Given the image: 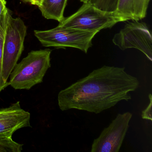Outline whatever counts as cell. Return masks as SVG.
Listing matches in <instances>:
<instances>
[{
  "label": "cell",
  "instance_id": "cell-1",
  "mask_svg": "<svg viewBox=\"0 0 152 152\" xmlns=\"http://www.w3.org/2000/svg\"><path fill=\"white\" fill-rule=\"evenodd\" d=\"M139 85L124 67L104 66L59 91L58 106L62 111L75 109L100 113L121 101L131 99L130 93Z\"/></svg>",
  "mask_w": 152,
  "mask_h": 152
},
{
  "label": "cell",
  "instance_id": "cell-11",
  "mask_svg": "<svg viewBox=\"0 0 152 152\" xmlns=\"http://www.w3.org/2000/svg\"><path fill=\"white\" fill-rule=\"evenodd\" d=\"M9 11V10L7 8L0 19V92L9 86L8 81H5L2 76L3 43L7 22Z\"/></svg>",
  "mask_w": 152,
  "mask_h": 152
},
{
  "label": "cell",
  "instance_id": "cell-5",
  "mask_svg": "<svg viewBox=\"0 0 152 152\" xmlns=\"http://www.w3.org/2000/svg\"><path fill=\"white\" fill-rule=\"evenodd\" d=\"M27 27L20 18H14L10 11L3 43L2 76L7 82L24 49Z\"/></svg>",
  "mask_w": 152,
  "mask_h": 152
},
{
  "label": "cell",
  "instance_id": "cell-4",
  "mask_svg": "<svg viewBox=\"0 0 152 152\" xmlns=\"http://www.w3.org/2000/svg\"><path fill=\"white\" fill-rule=\"evenodd\" d=\"M96 31H83L57 26L47 31H34V34L42 46L57 49H78L87 53L92 46V40Z\"/></svg>",
  "mask_w": 152,
  "mask_h": 152
},
{
  "label": "cell",
  "instance_id": "cell-12",
  "mask_svg": "<svg viewBox=\"0 0 152 152\" xmlns=\"http://www.w3.org/2000/svg\"><path fill=\"white\" fill-rule=\"evenodd\" d=\"M23 146L13 140L12 137L0 136V152H21Z\"/></svg>",
  "mask_w": 152,
  "mask_h": 152
},
{
  "label": "cell",
  "instance_id": "cell-16",
  "mask_svg": "<svg viewBox=\"0 0 152 152\" xmlns=\"http://www.w3.org/2000/svg\"><path fill=\"white\" fill-rule=\"evenodd\" d=\"M22 1L26 3H29L31 5L37 6L39 7L41 4L42 0H22Z\"/></svg>",
  "mask_w": 152,
  "mask_h": 152
},
{
  "label": "cell",
  "instance_id": "cell-10",
  "mask_svg": "<svg viewBox=\"0 0 152 152\" xmlns=\"http://www.w3.org/2000/svg\"><path fill=\"white\" fill-rule=\"evenodd\" d=\"M68 0H42L39 10L42 16L48 19L61 22L64 18V12Z\"/></svg>",
  "mask_w": 152,
  "mask_h": 152
},
{
  "label": "cell",
  "instance_id": "cell-13",
  "mask_svg": "<svg viewBox=\"0 0 152 152\" xmlns=\"http://www.w3.org/2000/svg\"><path fill=\"white\" fill-rule=\"evenodd\" d=\"M118 0H88L87 3L102 11L115 12L117 9Z\"/></svg>",
  "mask_w": 152,
  "mask_h": 152
},
{
  "label": "cell",
  "instance_id": "cell-2",
  "mask_svg": "<svg viewBox=\"0 0 152 152\" xmlns=\"http://www.w3.org/2000/svg\"><path fill=\"white\" fill-rule=\"evenodd\" d=\"M49 49L32 50L17 64L10 75L9 85L15 90L31 89L42 83L51 66Z\"/></svg>",
  "mask_w": 152,
  "mask_h": 152
},
{
  "label": "cell",
  "instance_id": "cell-7",
  "mask_svg": "<svg viewBox=\"0 0 152 152\" xmlns=\"http://www.w3.org/2000/svg\"><path fill=\"white\" fill-rule=\"evenodd\" d=\"M132 114L119 113L109 126L94 140L91 152H119L129 128Z\"/></svg>",
  "mask_w": 152,
  "mask_h": 152
},
{
  "label": "cell",
  "instance_id": "cell-15",
  "mask_svg": "<svg viewBox=\"0 0 152 152\" xmlns=\"http://www.w3.org/2000/svg\"><path fill=\"white\" fill-rule=\"evenodd\" d=\"M7 2L6 0H0V19L7 8L6 7Z\"/></svg>",
  "mask_w": 152,
  "mask_h": 152
},
{
  "label": "cell",
  "instance_id": "cell-9",
  "mask_svg": "<svg viewBox=\"0 0 152 152\" xmlns=\"http://www.w3.org/2000/svg\"><path fill=\"white\" fill-rule=\"evenodd\" d=\"M150 0H118L116 15L123 22L129 20L139 21L146 16Z\"/></svg>",
  "mask_w": 152,
  "mask_h": 152
},
{
  "label": "cell",
  "instance_id": "cell-3",
  "mask_svg": "<svg viewBox=\"0 0 152 152\" xmlns=\"http://www.w3.org/2000/svg\"><path fill=\"white\" fill-rule=\"evenodd\" d=\"M122 19L114 12L102 11L88 3L82 7L70 16L65 18L58 26L83 31L99 32L103 29L111 28Z\"/></svg>",
  "mask_w": 152,
  "mask_h": 152
},
{
  "label": "cell",
  "instance_id": "cell-6",
  "mask_svg": "<svg viewBox=\"0 0 152 152\" xmlns=\"http://www.w3.org/2000/svg\"><path fill=\"white\" fill-rule=\"evenodd\" d=\"M139 21L127 23L113 39L115 45L122 50H138L152 61V36L147 24Z\"/></svg>",
  "mask_w": 152,
  "mask_h": 152
},
{
  "label": "cell",
  "instance_id": "cell-17",
  "mask_svg": "<svg viewBox=\"0 0 152 152\" xmlns=\"http://www.w3.org/2000/svg\"><path fill=\"white\" fill-rule=\"evenodd\" d=\"M81 2H83V3H87L88 0H80Z\"/></svg>",
  "mask_w": 152,
  "mask_h": 152
},
{
  "label": "cell",
  "instance_id": "cell-14",
  "mask_svg": "<svg viewBox=\"0 0 152 152\" xmlns=\"http://www.w3.org/2000/svg\"><path fill=\"white\" fill-rule=\"evenodd\" d=\"M148 98L149 99V103L146 108L143 110L141 116L143 119L152 121V96L151 94L148 95Z\"/></svg>",
  "mask_w": 152,
  "mask_h": 152
},
{
  "label": "cell",
  "instance_id": "cell-8",
  "mask_svg": "<svg viewBox=\"0 0 152 152\" xmlns=\"http://www.w3.org/2000/svg\"><path fill=\"white\" fill-rule=\"evenodd\" d=\"M30 120L31 114L21 108L19 101L0 108V136L12 137L18 130L31 127Z\"/></svg>",
  "mask_w": 152,
  "mask_h": 152
}]
</instances>
